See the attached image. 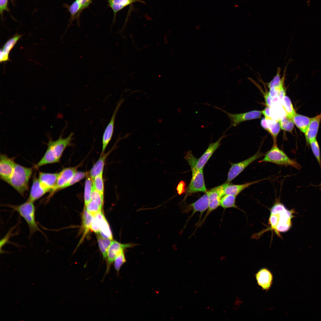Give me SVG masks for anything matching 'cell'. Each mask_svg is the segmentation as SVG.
I'll return each instance as SVG.
<instances>
[{
    "mask_svg": "<svg viewBox=\"0 0 321 321\" xmlns=\"http://www.w3.org/2000/svg\"><path fill=\"white\" fill-rule=\"evenodd\" d=\"M62 132L59 138L53 140L50 135L47 143V148L44 155L34 167L38 168L47 164L59 162L64 150L72 145L74 133L71 132L66 138L62 137Z\"/></svg>",
    "mask_w": 321,
    "mask_h": 321,
    "instance_id": "6da1fadb",
    "label": "cell"
},
{
    "mask_svg": "<svg viewBox=\"0 0 321 321\" xmlns=\"http://www.w3.org/2000/svg\"><path fill=\"white\" fill-rule=\"evenodd\" d=\"M292 212L287 210L278 199H276L270 209L269 229L273 230L278 235L279 232L288 231L291 226Z\"/></svg>",
    "mask_w": 321,
    "mask_h": 321,
    "instance_id": "7a4b0ae2",
    "label": "cell"
},
{
    "mask_svg": "<svg viewBox=\"0 0 321 321\" xmlns=\"http://www.w3.org/2000/svg\"><path fill=\"white\" fill-rule=\"evenodd\" d=\"M33 169L27 168L15 163L13 172L8 183L21 196L29 188V181L32 176Z\"/></svg>",
    "mask_w": 321,
    "mask_h": 321,
    "instance_id": "3957f363",
    "label": "cell"
},
{
    "mask_svg": "<svg viewBox=\"0 0 321 321\" xmlns=\"http://www.w3.org/2000/svg\"><path fill=\"white\" fill-rule=\"evenodd\" d=\"M33 203L27 200L24 203L19 205L7 204L4 205L17 212L24 219L29 226L30 236L37 231L43 233L36 222L35 207Z\"/></svg>",
    "mask_w": 321,
    "mask_h": 321,
    "instance_id": "277c9868",
    "label": "cell"
},
{
    "mask_svg": "<svg viewBox=\"0 0 321 321\" xmlns=\"http://www.w3.org/2000/svg\"><path fill=\"white\" fill-rule=\"evenodd\" d=\"M268 162L285 166H291L299 169L301 166L296 161L290 158L286 154L279 149L277 144H273L271 149L264 155L259 163Z\"/></svg>",
    "mask_w": 321,
    "mask_h": 321,
    "instance_id": "5b68a950",
    "label": "cell"
},
{
    "mask_svg": "<svg viewBox=\"0 0 321 321\" xmlns=\"http://www.w3.org/2000/svg\"><path fill=\"white\" fill-rule=\"evenodd\" d=\"M197 161V160L194 158L190 159L188 161L191 169L192 176L187 188L185 198L192 193L200 192L206 193L207 191L204 183L203 169L199 170L196 168Z\"/></svg>",
    "mask_w": 321,
    "mask_h": 321,
    "instance_id": "8992f818",
    "label": "cell"
},
{
    "mask_svg": "<svg viewBox=\"0 0 321 321\" xmlns=\"http://www.w3.org/2000/svg\"><path fill=\"white\" fill-rule=\"evenodd\" d=\"M265 154L259 150L253 155L246 159L237 163H231V166L226 182H230L254 161L264 156Z\"/></svg>",
    "mask_w": 321,
    "mask_h": 321,
    "instance_id": "52a82bcc",
    "label": "cell"
},
{
    "mask_svg": "<svg viewBox=\"0 0 321 321\" xmlns=\"http://www.w3.org/2000/svg\"><path fill=\"white\" fill-rule=\"evenodd\" d=\"M79 166L64 168L59 172V176L54 188L50 192L45 202H47L54 194L58 191L63 189L64 187L71 180L78 171Z\"/></svg>",
    "mask_w": 321,
    "mask_h": 321,
    "instance_id": "ba28073f",
    "label": "cell"
},
{
    "mask_svg": "<svg viewBox=\"0 0 321 321\" xmlns=\"http://www.w3.org/2000/svg\"><path fill=\"white\" fill-rule=\"evenodd\" d=\"M214 107L226 113L230 120V125L225 131V132L230 128L235 127L242 122L260 118L261 117L262 114V111L258 110H253L242 113L232 114L218 107L214 106Z\"/></svg>",
    "mask_w": 321,
    "mask_h": 321,
    "instance_id": "9c48e42d",
    "label": "cell"
},
{
    "mask_svg": "<svg viewBox=\"0 0 321 321\" xmlns=\"http://www.w3.org/2000/svg\"><path fill=\"white\" fill-rule=\"evenodd\" d=\"M225 183L212 188L206 193L209 198V206L206 214L203 219L205 221L208 216L212 211L216 209L219 206L220 201L224 196V189Z\"/></svg>",
    "mask_w": 321,
    "mask_h": 321,
    "instance_id": "30bf717a",
    "label": "cell"
},
{
    "mask_svg": "<svg viewBox=\"0 0 321 321\" xmlns=\"http://www.w3.org/2000/svg\"><path fill=\"white\" fill-rule=\"evenodd\" d=\"M136 244L133 243L122 244L115 240H112L108 251L106 268L105 275L110 271L111 264L117 256L122 251L127 248L133 247Z\"/></svg>",
    "mask_w": 321,
    "mask_h": 321,
    "instance_id": "8fae6325",
    "label": "cell"
},
{
    "mask_svg": "<svg viewBox=\"0 0 321 321\" xmlns=\"http://www.w3.org/2000/svg\"><path fill=\"white\" fill-rule=\"evenodd\" d=\"M14 158H10L5 154L0 155V178L8 184L15 167Z\"/></svg>",
    "mask_w": 321,
    "mask_h": 321,
    "instance_id": "7c38bea8",
    "label": "cell"
},
{
    "mask_svg": "<svg viewBox=\"0 0 321 321\" xmlns=\"http://www.w3.org/2000/svg\"><path fill=\"white\" fill-rule=\"evenodd\" d=\"M124 101V98H121L117 103L111 119L105 129L102 138V149L101 155L104 153L105 150L111 139L114 131L116 117L119 108Z\"/></svg>",
    "mask_w": 321,
    "mask_h": 321,
    "instance_id": "4fadbf2b",
    "label": "cell"
},
{
    "mask_svg": "<svg viewBox=\"0 0 321 321\" xmlns=\"http://www.w3.org/2000/svg\"><path fill=\"white\" fill-rule=\"evenodd\" d=\"M227 136L228 135L224 134L215 142L210 143L207 150L197 160L196 165L197 169L199 170L203 169V167L213 153L221 145L220 142L221 140Z\"/></svg>",
    "mask_w": 321,
    "mask_h": 321,
    "instance_id": "5bb4252c",
    "label": "cell"
},
{
    "mask_svg": "<svg viewBox=\"0 0 321 321\" xmlns=\"http://www.w3.org/2000/svg\"><path fill=\"white\" fill-rule=\"evenodd\" d=\"M208 196L206 193L195 202L189 204L187 207V211L190 209H192L193 211L191 215L188 219L186 224L194 214L198 212L200 213L198 223L199 221H200L204 212L208 209Z\"/></svg>",
    "mask_w": 321,
    "mask_h": 321,
    "instance_id": "9a60e30c",
    "label": "cell"
},
{
    "mask_svg": "<svg viewBox=\"0 0 321 321\" xmlns=\"http://www.w3.org/2000/svg\"><path fill=\"white\" fill-rule=\"evenodd\" d=\"M255 277L257 283L264 290H268L270 288L273 280V276L267 268L260 269L256 273Z\"/></svg>",
    "mask_w": 321,
    "mask_h": 321,
    "instance_id": "2e32d148",
    "label": "cell"
},
{
    "mask_svg": "<svg viewBox=\"0 0 321 321\" xmlns=\"http://www.w3.org/2000/svg\"><path fill=\"white\" fill-rule=\"evenodd\" d=\"M267 179V178H265L237 185L233 184L230 182H226L224 189V196L226 195H232L237 196L243 191L252 185Z\"/></svg>",
    "mask_w": 321,
    "mask_h": 321,
    "instance_id": "e0dca14e",
    "label": "cell"
},
{
    "mask_svg": "<svg viewBox=\"0 0 321 321\" xmlns=\"http://www.w3.org/2000/svg\"><path fill=\"white\" fill-rule=\"evenodd\" d=\"M59 174L40 172L38 179L43 188L50 192L55 185Z\"/></svg>",
    "mask_w": 321,
    "mask_h": 321,
    "instance_id": "ac0fdd59",
    "label": "cell"
},
{
    "mask_svg": "<svg viewBox=\"0 0 321 321\" xmlns=\"http://www.w3.org/2000/svg\"><path fill=\"white\" fill-rule=\"evenodd\" d=\"M48 191L41 186L35 174L33 178L32 183L30 194L27 200L34 202Z\"/></svg>",
    "mask_w": 321,
    "mask_h": 321,
    "instance_id": "d6986e66",
    "label": "cell"
},
{
    "mask_svg": "<svg viewBox=\"0 0 321 321\" xmlns=\"http://www.w3.org/2000/svg\"><path fill=\"white\" fill-rule=\"evenodd\" d=\"M22 35L16 34L8 40L4 45L0 51V62H5L10 60V53L18 41L21 37Z\"/></svg>",
    "mask_w": 321,
    "mask_h": 321,
    "instance_id": "ffe728a7",
    "label": "cell"
},
{
    "mask_svg": "<svg viewBox=\"0 0 321 321\" xmlns=\"http://www.w3.org/2000/svg\"><path fill=\"white\" fill-rule=\"evenodd\" d=\"M321 120V113L312 118L305 133L306 140L309 144L310 141L316 138Z\"/></svg>",
    "mask_w": 321,
    "mask_h": 321,
    "instance_id": "44dd1931",
    "label": "cell"
},
{
    "mask_svg": "<svg viewBox=\"0 0 321 321\" xmlns=\"http://www.w3.org/2000/svg\"><path fill=\"white\" fill-rule=\"evenodd\" d=\"M111 151V150L101 155L97 161L88 172L89 175L93 180L95 177L103 173L106 159Z\"/></svg>",
    "mask_w": 321,
    "mask_h": 321,
    "instance_id": "7402d4cb",
    "label": "cell"
},
{
    "mask_svg": "<svg viewBox=\"0 0 321 321\" xmlns=\"http://www.w3.org/2000/svg\"><path fill=\"white\" fill-rule=\"evenodd\" d=\"M312 118L296 113L292 119L294 124L303 133H305Z\"/></svg>",
    "mask_w": 321,
    "mask_h": 321,
    "instance_id": "603a6c76",
    "label": "cell"
},
{
    "mask_svg": "<svg viewBox=\"0 0 321 321\" xmlns=\"http://www.w3.org/2000/svg\"><path fill=\"white\" fill-rule=\"evenodd\" d=\"M266 120L267 125V131L272 136L273 139V144H277V136L281 128L279 123L278 121L272 119Z\"/></svg>",
    "mask_w": 321,
    "mask_h": 321,
    "instance_id": "cb8c5ba5",
    "label": "cell"
},
{
    "mask_svg": "<svg viewBox=\"0 0 321 321\" xmlns=\"http://www.w3.org/2000/svg\"><path fill=\"white\" fill-rule=\"evenodd\" d=\"M109 5L114 15L125 7L136 2H143L141 0H107Z\"/></svg>",
    "mask_w": 321,
    "mask_h": 321,
    "instance_id": "d4e9b609",
    "label": "cell"
},
{
    "mask_svg": "<svg viewBox=\"0 0 321 321\" xmlns=\"http://www.w3.org/2000/svg\"><path fill=\"white\" fill-rule=\"evenodd\" d=\"M93 188V180L88 174L85 183L84 198V207L91 201Z\"/></svg>",
    "mask_w": 321,
    "mask_h": 321,
    "instance_id": "484cf974",
    "label": "cell"
},
{
    "mask_svg": "<svg viewBox=\"0 0 321 321\" xmlns=\"http://www.w3.org/2000/svg\"><path fill=\"white\" fill-rule=\"evenodd\" d=\"M236 196L232 195H226L223 196L220 201L219 206L224 209L230 208L238 209L235 204Z\"/></svg>",
    "mask_w": 321,
    "mask_h": 321,
    "instance_id": "4316f807",
    "label": "cell"
},
{
    "mask_svg": "<svg viewBox=\"0 0 321 321\" xmlns=\"http://www.w3.org/2000/svg\"><path fill=\"white\" fill-rule=\"evenodd\" d=\"M282 107L285 113V116L292 119L296 113L289 98L285 96L281 102Z\"/></svg>",
    "mask_w": 321,
    "mask_h": 321,
    "instance_id": "83f0119b",
    "label": "cell"
},
{
    "mask_svg": "<svg viewBox=\"0 0 321 321\" xmlns=\"http://www.w3.org/2000/svg\"><path fill=\"white\" fill-rule=\"evenodd\" d=\"M93 219L94 217L84 208L82 215V226L84 231V236H85L91 229Z\"/></svg>",
    "mask_w": 321,
    "mask_h": 321,
    "instance_id": "f1b7e54d",
    "label": "cell"
},
{
    "mask_svg": "<svg viewBox=\"0 0 321 321\" xmlns=\"http://www.w3.org/2000/svg\"><path fill=\"white\" fill-rule=\"evenodd\" d=\"M99 233L104 238L112 240V235L109 225L104 215L102 218L100 224Z\"/></svg>",
    "mask_w": 321,
    "mask_h": 321,
    "instance_id": "f546056e",
    "label": "cell"
},
{
    "mask_svg": "<svg viewBox=\"0 0 321 321\" xmlns=\"http://www.w3.org/2000/svg\"><path fill=\"white\" fill-rule=\"evenodd\" d=\"M97 240L98 246L103 255V257L104 259H106L107 257L108 249L113 240L104 238L98 234Z\"/></svg>",
    "mask_w": 321,
    "mask_h": 321,
    "instance_id": "4dcf8cb0",
    "label": "cell"
},
{
    "mask_svg": "<svg viewBox=\"0 0 321 321\" xmlns=\"http://www.w3.org/2000/svg\"><path fill=\"white\" fill-rule=\"evenodd\" d=\"M281 70V68L278 67L276 75L270 81L266 84L269 89L272 87H280L284 86L286 71H284L283 75L281 78L280 77Z\"/></svg>",
    "mask_w": 321,
    "mask_h": 321,
    "instance_id": "1f68e13d",
    "label": "cell"
},
{
    "mask_svg": "<svg viewBox=\"0 0 321 321\" xmlns=\"http://www.w3.org/2000/svg\"><path fill=\"white\" fill-rule=\"evenodd\" d=\"M64 6L67 8L70 14L71 19L78 17L82 11L80 5L76 1H74L70 5L65 4Z\"/></svg>",
    "mask_w": 321,
    "mask_h": 321,
    "instance_id": "d6a6232c",
    "label": "cell"
},
{
    "mask_svg": "<svg viewBox=\"0 0 321 321\" xmlns=\"http://www.w3.org/2000/svg\"><path fill=\"white\" fill-rule=\"evenodd\" d=\"M102 207L94 200L92 199L84 208L93 217L101 212Z\"/></svg>",
    "mask_w": 321,
    "mask_h": 321,
    "instance_id": "836d02e7",
    "label": "cell"
},
{
    "mask_svg": "<svg viewBox=\"0 0 321 321\" xmlns=\"http://www.w3.org/2000/svg\"><path fill=\"white\" fill-rule=\"evenodd\" d=\"M278 121L281 129L287 132L292 133L294 124L292 119L285 116Z\"/></svg>",
    "mask_w": 321,
    "mask_h": 321,
    "instance_id": "e575fe53",
    "label": "cell"
},
{
    "mask_svg": "<svg viewBox=\"0 0 321 321\" xmlns=\"http://www.w3.org/2000/svg\"><path fill=\"white\" fill-rule=\"evenodd\" d=\"M103 174H100L95 177L93 180V184L95 189L104 197V185Z\"/></svg>",
    "mask_w": 321,
    "mask_h": 321,
    "instance_id": "d590c367",
    "label": "cell"
},
{
    "mask_svg": "<svg viewBox=\"0 0 321 321\" xmlns=\"http://www.w3.org/2000/svg\"><path fill=\"white\" fill-rule=\"evenodd\" d=\"M310 145L313 153L320 165L321 164L320 151L319 146L316 138L310 141Z\"/></svg>",
    "mask_w": 321,
    "mask_h": 321,
    "instance_id": "8d00e7d4",
    "label": "cell"
},
{
    "mask_svg": "<svg viewBox=\"0 0 321 321\" xmlns=\"http://www.w3.org/2000/svg\"><path fill=\"white\" fill-rule=\"evenodd\" d=\"M88 172L77 171L70 181L63 188V189L73 185L79 181L87 175Z\"/></svg>",
    "mask_w": 321,
    "mask_h": 321,
    "instance_id": "74e56055",
    "label": "cell"
},
{
    "mask_svg": "<svg viewBox=\"0 0 321 321\" xmlns=\"http://www.w3.org/2000/svg\"><path fill=\"white\" fill-rule=\"evenodd\" d=\"M126 262L123 251H121L116 257L114 261L115 270L119 272L122 265Z\"/></svg>",
    "mask_w": 321,
    "mask_h": 321,
    "instance_id": "f35d334b",
    "label": "cell"
},
{
    "mask_svg": "<svg viewBox=\"0 0 321 321\" xmlns=\"http://www.w3.org/2000/svg\"><path fill=\"white\" fill-rule=\"evenodd\" d=\"M103 196L94 188H93L92 194V199L96 201L100 206L103 207Z\"/></svg>",
    "mask_w": 321,
    "mask_h": 321,
    "instance_id": "ab89813d",
    "label": "cell"
},
{
    "mask_svg": "<svg viewBox=\"0 0 321 321\" xmlns=\"http://www.w3.org/2000/svg\"><path fill=\"white\" fill-rule=\"evenodd\" d=\"M15 227L12 228L10 229L7 234L0 241V251L1 252L2 251V248L7 243L9 242V239L10 237L12 236V235H14L13 234L12 232L13 229H15Z\"/></svg>",
    "mask_w": 321,
    "mask_h": 321,
    "instance_id": "60d3db41",
    "label": "cell"
},
{
    "mask_svg": "<svg viewBox=\"0 0 321 321\" xmlns=\"http://www.w3.org/2000/svg\"><path fill=\"white\" fill-rule=\"evenodd\" d=\"M8 0H0V13L1 17L3 18V12L4 11H9L8 7Z\"/></svg>",
    "mask_w": 321,
    "mask_h": 321,
    "instance_id": "b9f144b4",
    "label": "cell"
},
{
    "mask_svg": "<svg viewBox=\"0 0 321 321\" xmlns=\"http://www.w3.org/2000/svg\"><path fill=\"white\" fill-rule=\"evenodd\" d=\"M92 0H75L80 5L82 11L87 7L91 3Z\"/></svg>",
    "mask_w": 321,
    "mask_h": 321,
    "instance_id": "7bdbcfd3",
    "label": "cell"
},
{
    "mask_svg": "<svg viewBox=\"0 0 321 321\" xmlns=\"http://www.w3.org/2000/svg\"><path fill=\"white\" fill-rule=\"evenodd\" d=\"M263 95L267 106L271 107L272 104V99L269 94V92H266L264 93Z\"/></svg>",
    "mask_w": 321,
    "mask_h": 321,
    "instance_id": "ee69618b",
    "label": "cell"
},
{
    "mask_svg": "<svg viewBox=\"0 0 321 321\" xmlns=\"http://www.w3.org/2000/svg\"><path fill=\"white\" fill-rule=\"evenodd\" d=\"M270 107L267 106L262 111V114L264 115L266 119H272L270 115Z\"/></svg>",
    "mask_w": 321,
    "mask_h": 321,
    "instance_id": "f6af8a7d",
    "label": "cell"
},
{
    "mask_svg": "<svg viewBox=\"0 0 321 321\" xmlns=\"http://www.w3.org/2000/svg\"><path fill=\"white\" fill-rule=\"evenodd\" d=\"M184 183L183 182H180L177 187V190L178 193L181 194L183 191Z\"/></svg>",
    "mask_w": 321,
    "mask_h": 321,
    "instance_id": "bcb514c9",
    "label": "cell"
},
{
    "mask_svg": "<svg viewBox=\"0 0 321 321\" xmlns=\"http://www.w3.org/2000/svg\"><path fill=\"white\" fill-rule=\"evenodd\" d=\"M260 124L262 128L267 131V125L266 120L265 118H263L261 119Z\"/></svg>",
    "mask_w": 321,
    "mask_h": 321,
    "instance_id": "7dc6e473",
    "label": "cell"
},
{
    "mask_svg": "<svg viewBox=\"0 0 321 321\" xmlns=\"http://www.w3.org/2000/svg\"><path fill=\"white\" fill-rule=\"evenodd\" d=\"M197 293H198V291H197V290H194V294H197Z\"/></svg>",
    "mask_w": 321,
    "mask_h": 321,
    "instance_id": "c3c4849f",
    "label": "cell"
},
{
    "mask_svg": "<svg viewBox=\"0 0 321 321\" xmlns=\"http://www.w3.org/2000/svg\"><path fill=\"white\" fill-rule=\"evenodd\" d=\"M210 308V307H207V309H209V308Z\"/></svg>",
    "mask_w": 321,
    "mask_h": 321,
    "instance_id": "681fc988",
    "label": "cell"
}]
</instances>
